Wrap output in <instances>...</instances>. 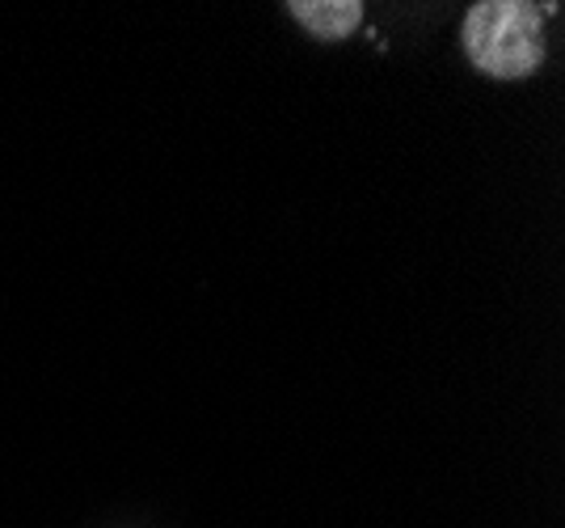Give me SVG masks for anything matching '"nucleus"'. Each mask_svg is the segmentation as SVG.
<instances>
[{
    "label": "nucleus",
    "mask_w": 565,
    "mask_h": 528,
    "mask_svg": "<svg viewBox=\"0 0 565 528\" xmlns=\"http://www.w3.org/2000/svg\"><path fill=\"white\" fill-rule=\"evenodd\" d=\"M465 55L481 73L519 81L536 73L544 60V18L523 0H486L465 18Z\"/></svg>",
    "instance_id": "nucleus-1"
},
{
    "label": "nucleus",
    "mask_w": 565,
    "mask_h": 528,
    "mask_svg": "<svg viewBox=\"0 0 565 528\" xmlns=\"http://www.w3.org/2000/svg\"><path fill=\"white\" fill-rule=\"evenodd\" d=\"M291 18L312 30L317 39H342V34H351L359 18H363V4H354V0H296L291 4Z\"/></svg>",
    "instance_id": "nucleus-2"
}]
</instances>
